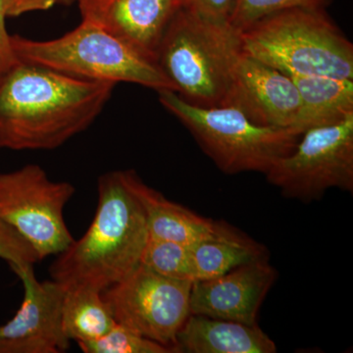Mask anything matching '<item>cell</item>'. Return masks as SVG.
I'll return each mask as SVG.
<instances>
[{
  "label": "cell",
  "mask_w": 353,
  "mask_h": 353,
  "mask_svg": "<svg viewBox=\"0 0 353 353\" xmlns=\"http://www.w3.org/2000/svg\"><path fill=\"white\" fill-rule=\"evenodd\" d=\"M115 87L18 62L0 77V148L63 145L97 120Z\"/></svg>",
  "instance_id": "6da1fadb"
},
{
  "label": "cell",
  "mask_w": 353,
  "mask_h": 353,
  "mask_svg": "<svg viewBox=\"0 0 353 353\" xmlns=\"http://www.w3.org/2000/svg\"><path fill=\"white\" fill-rule=\"evenodd\" d=\"M97 192V211L88 231L57 254L50 267L51 279L65 289L85 287L102 292L141 264L148 224L124 170L99 176Z\"/></svg>",
  "instance_id": "7a4b0ae2"
},
{
  "label": "cell",
  "mask_w": 353,
  "mask_h": 353,
  "mask_svg": "<svg viewBox=\"0 0 353 353\" xmlns=\"http://www.w3.org/2000/svg\"><path fill=\"white\" fill-rule=\"evenodd\" d=\"M241 53L238 32L180 7L157 54L158 66L181 99L201 108L227 106Z\"/></svg>",
  "instance_id": "3957f363"
},
{
  "label": "cell",
  "mask_w": 353,
  "mask_h": 353,
  "mask_svg": "<svg viewBox=\"0 0 353 353\" xmlns=\"http://www.w3.org/2000/svg\"><path fill=\"white\" fill-rule=\"evenodd\" d=\"M238 34L243 52L287 75L353 80V44L325 8L285 9Z\"/></svg>",
  "instance_id": "277c9868"
},
{
  "label": "cell",
  "mask_w": 353,
  "mask_h": 353,
  "mask_svg": "<svg viewBox=\"0 0 353 353\" xmlns=\"http://www.w3.org/2000/svg\"><path fill=\"white\" fill-rule=\"evenodd\" d=\"M16 58L85 80L136 83L155 92L173 85L157 62L134 50L92 21L83 19L73 31L50 41L11 34Z\"/></svg>",
  "instance_id": "5b68a950"
},
{
  "label": "cell",
  "mask_w": 353,
  "mask_h": 353,
  "mask_svg": "<svg viewBox=\"0 0 353 353\" xmlns=\"http://www.w3.org/2000/svg\"><path fill=\"white\" fill-rule=\"evenodd\" d=\"M160 104L187 128L204 152L224 173H266L290 154L301 134L290 129L255 124L233 106L192 105L172 90L158 92Z\"/></svg>",
  "instance_id": "8992f818"
},
{
  "label": "cell",
  "mask_w": 353,
  "mask_h": 353,
  "mask_svg": "<svg viewBox=\"0 0 353 353\" xmlns=\"http://www.w3.org/2000/svg\"><path fill=\"white\" fill-rule=\"evenodd\" d=\"M75 192L71 183L50 180L39 165L0 172V220L15 229L41 261L74 241L64 208Z\"/></svg>",
  "instance_id": "52a82bcc"
},
{
  "label": "cell",
  "mask_w": 353,
  "mask_h": 353,
  "mask_svg": "<svg viewBox=\"0 0 353 353\" xmlns=\"http://www.w3.org/2000/svg\"><path fill=\"white\" fill-rule=\"evenodd\" d=\"M265 176L283 196L303 202L319 201L330 189L352 192L353 114L304 132L294 150Z\"/></svg>",
  "instance_id": "ba28073f"
},
{
  "label": "cell",
  "mask_w": 353,
  "mask_h": 353,
  "mask_svg": "<svg viewBox=\"0 0 353 353\" xmlns=\"http://www.w3.org/2000/svg\"><path fill=\"white\" fill-rule=\"evenodd\" d=\"M192 282L164 277L139 264L102 292L117 324L174 350L176 336L190 315Z\"/></svg>",
  "instance_id": "9c48e42d"
},
{
  "label": "cell",
  "mask_w": 353,
  "mask_h": 353,
  "mask_svg": "<svg viewBox=\"0 0 353 353\" xmlns=\"http://www.w3.org/2000/svg\"><path fill=\"white\" fill-rule=\"evenodd\" d=\"M24 287L15 316L0 326V353H61L70 341L62 330L65 288L57 281L39 282L34 265L10 267Z\"/></svg>",
  "instance_id": "30bf717a"
},
{
  "label": "cell",
  "mask_w": 353,
  "mask_h": 353,
  "mask_svg": "<svg viewBox=\"0 0 353 353\" xmlns=\"http://www.w3.org/2000/svg\"><path fill=\"white\" fill-rule=\"evenodd\" d=\"M277 278L269 259L241 265L219 277L194 281L190 314L256 325L260 306Z\"/></svg>",
  "instance_id": "8fae6325"
},
{
  "label": "cell",
  "mask_w": 353,
  "mask_h": 353,
  "mask_svg": "<svg viewBox=\"0 0 353 353\" xmlns=\"http://www.w3.org/2000/svg\"><path fill=\"white\" fill-rule=\"evenodd\" d=\"M227 106L238 108L255 124L292 131L301 99L289 75L241 50Z\"/></svg>",
  "instance_id": "7c38bea8"
},
{
  "label": "cell",
  "mask_w": 353,
  "mask_h": 353,
  "mask_svg": "<svg viewBox=\"0 0 353 353\" xmlns=\"http://www.w3.org/2000/svg\"><path fill=\"white\" fill-rule=\"evenodd\" d=\"M83 19L92 21L157 61L158 48L178 0H78Z\"/></svg>",
  "instance_id": "4fadbf2b"
},
{
  "label": "cell",
  "mask_w": 353,
  "mask_h": 353,
  "mask_svg": "<svg viewBox=\"0 0 353 353\" xmlns=\"http://www.w3.org/2000/svg\"><path fill=\"white\" fill-rule=\"evenodd\" d=\"M175 353H275L277 345L256 325L190 314L179 331Z\"/></svg>",
  "instance_id": "5bb4252c"
},
{
  "label": "cell",
  "mask_w": 353,
  "mask_h": 353,
  "mask_svg": "<svg viewBox=\"0 0 353 353\" xmlns=\"http://www.w3.org/2000/svg\"><path fill=\"white\" fill-rule=\"evenodd\" d=\"M128 185L145 212L148 236L192 245L214 232L217 222L168 201L134 170H124Z\"/></svg>",
  "instance_id": "9a60e30c"
},
{
  "label": "cell",
  "mask_w": 353,
  "mask_h": 353,
  "mask_svg": "<svg viewBox=\"0 0 353 353\" xmlns=\"http://www.w3.org/2000/svg\"><path fill=\"white\" fill-rule=\"evenodd\" d=\"M296 83L301 108L292 131L336 124L353 114V80L318 75H289Z\"/></svg>",
  "instance_id": "2e32d148"
},
{
  "label": "cell",
  "mask_w": 353,
  "mask_h": 353,
  "mask_svg": "<svg viewBox=\"0 0 353 353\" xmlns=\"http://www.w3.org/2000/svg\"><path fill=\"white\" fill-rule=\"evenodd\" d=\"M194 281L224 275L241 265L269 259L266 248L233 227L217 222L214 232L190 245Z\"/></svg>",
  "instance_id": "e0dca14e"
},
{
  "label": "cell",
  "mask_w": 353,
  "mask_h": 353,
  "mask_svg": "<svg viewBox=\"0 0 353 353\" xmlns=\"http://www.w3.org/2000/svg\"><path fill=\"white\" fill-rule=\"evenodd\" d=\"M115 325L102 292L85 287L65 289L62 330L70 341L78 343L99 340Z\"/></svg>",
  "instance_id": "ac0fdd59"
},
{
  "label": "cell",
  "mask_w": 353,
  "mask_h": 353,
  "mask_svg": "<svg viewBox=\"0 0 353 353\" xmlns=\"http://www.w3.org/2000/svg\"><path fill=\"white\" fill-rule=\"evenodd\" d=\"M141 264L164 277L194 282L190 245L148 236Z\"/></svg>",
  "instance_id": "d6986e66"
},
{
  "label": "cell",
  "mask_w": 353,
  "mask_h": 353,
  "mask_svg": "<svg viewBox=\"0 0 353 353\" xmlns=\"http://www.w3.org/2000/svg\"><path fill=\"white\" fill-rule=\"evenodd\" d=\"M78 345L85 353H173L170 347L139 336L117 323L99 340Z\"/></svg>",
  "instance_id": "ffe728a7"
},
{
  "label": "cell",
  "mask_w": 353,
  "mask_h": 353,
  "mask_svg": "<svg viewBox=\"0 0 353 353\" xmlns=\"http://www.w3.org/2000/svg\"><path fill=\"white\" fill-rule=\"evenodd\" d=\"M333 0H236L229 24L236 32L243 31L262 18L296 7L325 8Z\"/></svg>",
  "instance_id": "44dd1931"
},
{
  "label": "cell",
  "mask_w": 353,
  "mask_h": 353,
  "mask_svg": "<svg viewBox=\"0 0 353 353\" xmlns=\"http://www.w3.org/2000/svg\"><path fill=\"white\" fill-rule=\"evenodd\" d=\"M0 259L9 266L34 265L41 261L32 246L10 225L0 220Z\"/></svg>",
  "instance_id": "7402d4cb"
},
{
  "label": "cell",
  "mask_w": 353,
  "mask_h": 353,
  "mask_svg": "<svg viewBox=\"0 0 353 353\" xmlns=\"http://www.w3.org/2000/svg\"><path fill=\"white\" fill-rule=\"evenodd\" d=\"M179 6L188 10L218 21L229 23L236 0H178Z\"/></svg>",
  "instance_id": "603a6c76"
},
{
  "label": "cell",
  "mask_w": 353,
  "mask_h": 353,
  "mask_svg": "<svg viewBox=\"0 0 353 353\" xmlns=\"http://www.w3.org/2000/svg\"><path fill=\"white\" fill-rule=\"evenodd\" d=\"M6 17H19L24 14L46 11L65 0H2Z\"/></svg>",
  "instance_id": "cb8c5ba5"
},
{
  "label": "cell",
  "mask_w": 353,
  "mask_h": 353,
  "mask_svg": "<svg viewBox=\"0 0 353 353\" xmlns=\"http://www.w3.org/2000/svg\"><path fill=\"white\" fill-rule=\"evenodd\" d=\"M3 1L0 0V77L19 62L11 48V34L6 29Z\"/></svg>",
  "instance_id": "d4e9b609"
},
{
  "label": "cell",
  "mask_w": 353,
  "mask_h": 353,
  "mask_svg": "<svg viewBox=\"0 0 353 353\" xmlns=\"http://www.w3.org/2000/svg\"><path fill=\"white\" fill-rule=\"evenodd\" d=\"M77 1H78V0H65L64 4H71Z\"/></svg>",
  "instance_id": "484cf974"
}]
</instances>
